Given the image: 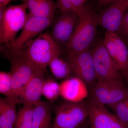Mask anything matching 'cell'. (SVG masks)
<instances>
[{"label": "cell", "mask_w": 128, "mask_h": 128, "mask_svg": "<svg viewBox=\"0 0 128 128\" xmlns=\"http://www.w3.org/2000/svg\"><path fill=\"white\" fill-rule=\"evenodd\" d=\"M103 41L122 75L128 70V47L116 32L107 31Z\"/></svg>", "instance_id": "cell-12"}, {"label": "cell", "mask_w": 128, "mask_h": 128, "mask_svg": "<svg viewBox=\"0 0 128 128\" xmlns=\"http://www.w3.org/2000/svg\"><path fill=\"white\" fill-rule=\"evenodd\" d=\"M94 128V127H93V126H91V128Z\"/></svg>", "instance_id": "cell-31"}, {"label": "cell", "mask_w": 128, "mask_h": 128, "mask_svg": "<svg viewBox=\"0 0 128 128\" xmlns=\"http://www.w3.org/2000/svg\"><path fill=\"white\" fill-rule=\"evenodd\" d=\"M42 94L48 100L51 102L55 101L60 96V85L52 79H45Z\"/></svg>", "instance_id": "cell-21"}, {"label": "cell", "mask_w": 128, "mask_h": 128, "mask_svg": "<svg viewBox=\"0 0 128 128\" xmlns=\"http://www.w3.org/2000/svg\"><path fill=\"white\" fill-rule=\"evenodd\" d=\"M57 8L61 12L73 11L77 12L78 9L72 4L69 0H56Z\"/></svg>", "instance_id": "cell-24"}, {"label": "cell", "mask_w": 128, "mask_h": 128, "mask_svg": "<svg viewBox=\"0 0 128 128\" xmlns=\"http://www.w3.org/2000/svg\"><path fill=\"white\" fill-rule=\"evenodd\" d=\"M77 9L80 8L84 5V0H69Z\"/></svg>", "instance_id": "cell-26"}, {"label": "cell", "mask_w": 128, "mask_h": 128, "mask_svg": "<svg viewBox=\"0 0 128 128\" xmlns=\"http://www.w3.org/2000/svg\"><path fill=\"white\" fill-rule=\"evenodd\" d=\"M26 6L23 3L6 6L0 16V43L5 46L15 40L18 31L22 29L28 17Z\"/></svg>", "instance_id": "cell-3"}, {"label": "cell", "mask_w": 128, "mask_h": 128, "mask_svg": "<svg viewBox=\"0 0 128 128\" xmlns=\"http://www.w3.org/2000/svg\"><path fill=\"white\" fill-rule=\"evenodd\" d=\"M34 105H23L18 112L14 128H32Z\"/></svg>", "instance_id": "cell-20"}, {"label": "cell", "mask_w": 128, "mask_h": 128, "mask_svg": "<svg viewBox=\"0 0 128 128\" xmlns=\"http://www.w3.org/2000/svg\"><path fill=\"white\" fill-rule=\"evenodd\" d=\"M12 81L10 72H0V93L6 97L11 96Z\"/></svg>", "instance_id": "cell-23"}, {"label": "cell", "mask_w": 128, "mask_h": 128, "mask_svg": "<svg viewBox=\"0 0 128 128\" xmlns=\"http://www.w3.org/2000/svg\"><path fill=\"white\" fill-rule=\"evenodd\" d=\"M66 61L72 72L82 80L86 86H94L98 80L96 75L92 51L89 50L71 56H67Z\"/></svg>", "instance_id": "cell-9"}, {"label": "cell", "mask_w": 128, "mask_h": 128, "mask_svg": "<svg viewBox=\"0 0 128 128\" xmlns=\"http://www.w3.org/2000/svg\"><path fill=\"white\" fill-rule=\"evenodd\" d=\"M122 76H123L125 78V79L128 81V70L127 71L124 72V73H123Z\"/></svg>", "instance_id": "cell-29"}, {"label": "cell", "mask_w": 128, "mask_h": 128, "mask_svg": "<svg viewBox=\"0 0 128 128\" xmlns=\"http://www.w3.org/2000/svg\"><path fill=\"white\" fill-rule=\"evenodd\" d=\"M20 103L19 98H0V128H14L18 112L16 106Z\"/></svg>", "instance_id": "cell-16"}, {"label": "cell", "mask_w": 128, "mask_h": 128, "mask_svg": "<svg viewBox=\"0 0 128 128\" xmlns=\"http://www.w3.org/2000/svg\"></svg>", "instance_id": "cell-34"}, {"label": "cell", "mask_w": 128, "mask_h": 128, "mask_svg": "<svg viewBox=\"0 0 128 128\" xmlns=\"http://www.w3.org/2000/svg\"><path fill=\"white\" fill-rule=\"evenodd\" d=\"M77 12L73 11L61 12L52 28L50 36L60 48H66L73 34L78 20Z\"/></svg>", "instance_id": "cell-10"}, {"label": "cell", "mask_w": 128, "mask_h": 128, "mask_svg": "<svg viewBox=\"0 0 128 128\" xmlns=\"http://www.w3.org/2000/svg\"><path fill=\"white\" fill-rule=\"evenodd\" d=\"M60 57L54 58L48 66L51 73L56 79L66 80L70 78L72 72L69 64Z\"/></svg>", "instance_id": "cell-19"}, {"label": "cell", "mask_w": 128, "mask_h": 128, "mask_svg": "<svg viewBox=\"0 0 128 128\" xmlns=\"http://www.w3.org/2000/svg\"><path fill=\"white\" fill-rule=\"evenodd\" d=\"M54 128V127H53H53H52V128Z\"/></svg>", "instance_id": "cell-33"}, {"label": "cell", "mask_w": 128, "mask_h": 128, "mask_svg": "<svg viewBox=\"0 0 128 128\" xmlns=\"http://www.w3.org/2000/svg\"><path fill=\"white\" fill-rule=\"evenodd\" d=\"M78 20L70 39L66 45L67 56H71L88 50L97 32L96 15L84 5L77 11Z\"/></svg>", "instance_id": "cell-1"}, {"label": "cell", "mask_w": 128, "mask_h": 128, "mask_svg": "<svg viewBox=\"0 0 128 128\" xmlns=\"http://www.w3.org/2000/svg\"><path fill=\"white\" fill-rule=\"evenodd\" d=\"M117 0H99V4L101 6H108L111 5Z\"/></svg>", "instance_id": "cell-27"}, {"label": "cell", "mask_w": 128, "mask_h": 128, "mask_svg": "<svg viewBox=\"0 0 128 128\" xmlns=\"http://www.w3.org/2000/svg\"><path fill=\"white\" fill-rule=\"evenodd\" d=\"M87 0H84V2H86V1H87Z\"/></svg>", "instance_id": "cell-32"}, {"label": "cell", "mask_w": 128, "mask_h": 128, "mask_svg": "<svg viewBox=\"0 0 128 128\" xmlns=\"http://www.w3.org/2000/svg\"><path fill=\"white\" fill-rule=\"evenodd\" d=\"M96 75L98 80H120L122 73L111 57L103 41L92 51Z\"/></svg>", "instance_id": "cell-8"}, {"label": "cell", "mask_w": 128, "mask_h": 128, "mask_svg": "<svg viewBox=\"0 0 128 128\" xmlns=\"http://www.w3.org/2000/svg\"><path fill=\"white\" fill-rule=\"evenodd\" d=\"M34 106L32 128H51L52 115L48 104L41 101Z\"/></svg>", "instance_id": "cell-18"}, {"label": "cell", "mask_w": 128, "mask_h": 128, "mask_svg": "<svg viewBox=\"0 0 128 128\" xmlns=\"http://www.w3.org/2000/svg\"><path fill=\"white\" fill-rule=\"evenodd\" d=\"M16 0H0V6H7L9 2Z\"/></svg>", "instance_id": "cell-28"}, {"label": "cell", "mask_w": 128, "mask_h": 128, "mask_svg": "<svg viewBox=\"0 0 128 128\" xmlns=\"http://www.w3.org/2000/svg\"><path fill=\"white\" fill-rule=\"evenodd\" d=\"M87 105L88 117L94 128H128L104 106L90 102Z\"/></svg>", "instance_id": "cell-13"}, {"label": "cell", "mask_w": 128, "mask_h": 128, "mask_svg": "<svg viewBox=\"0 0 128 128\" xmlns=\"http://www.w3.org/2000/svg\"><path fill=\"white\" fill-rule=\"evenodd\" d=\"M110 107L119 120L128 128V97Z\"/></svg>", "instance_id": "cell-22"}, {"label": "cell", "mask_w": 128, "mask_h": 128, "mask_svg": "<svg viewBox=\"0 0 128 128\" xmlns=\"http://www.w3.org/2000/svg\"><path fill=\"white\" fill-rule=\"evenodd\" d=\"M128 97V87L120 80H98L92 89L89 102L109 106Z\"/></svg>", "instance_id": "cell-5"}, {"label": "cell", "mask_w": 128, "mask_h": 128, "mask_svg": "<svg viewBox=\"0 0 128 128\" xmlns=\"http://www.w3.org/2000/svg\"><path fill=\"white\" fill-rule=\"evenodd\" d=\"M79 128H86V127L84 126H82L80 127Z\"/></svg>", "instance_id": "cell-30"}, {"label": "cell", "mask_w": 128, "mask_h": 128, "mask_svg": "<svg viewBox=\"0 0 128 128\" xmlns=\"http://www.w3.org/2000/svg\"><path fill=\"white\" fill-rule=\"evenodd\" d=\"M12 89L10 97L18 98L20 94L37 69L22 54L10 55Z\"/></svg>", "instance_id": "cell-7"}, {"label": "cell", "mask_w": 128, "mask_h": 128, "mask_svg": "<svg viewBox=\"0 0 128 128\" xmlns=\"http://www.w3.org/2000/svg\"><path fill=\"white\" fill-rule=\"evenodd\" d=\"M20 53L37 68L46 70L52 60L60 57L62 49L47 32L28 42Z\"/></svg>", "instance_id": "cell-2"}, {"label": "cell", "mask_w": 128, "mask_h": 128, "mask_svg": "<svg viewBox=\"0 0 128 128\" xmlns=\"http://www.w3.org/2000/svg\"><path fill=\"white\" fill-rule=\"evenodd\" d=\"M46 70L38 68L25 85L19 96L20 103L23 105H35L41 100Z\"/></svg>", "instance_id": "cell-14"}, {"label": "cell", "mask_w": 128, "mask_h": 128, "mask_svg": "<svg viewBox=\"0 0 128 128\" xmlns=\"http://www.w3.org/2000/svg\"><path fill=\"white\" fill-rule=\"evenodd\" d=\"M128 38V11L124 16L118 32Z\"/></svg>", "instance_id": "cell-25"}, {"label": "cell", "mask_w": 128, "mask_h": 128, "mask_svg": "<svg viewBox=\"0 0 128 128\" xmlns=\"http://www.w3.org/2000/svg\"><path fill=\"white\" fill-rule=\"evenodd\" d=\"M60 96L68 102H82L88 96L87 86L77 77L69 78L60 84Z\"/></svg>", "instance_id": "cell-15"}, {"label": "cell", "mask_w": 128, "mask_h": 128, "mask_svg": "<svg viewBox=\"0 0 128 128\" xmlns=\"http://www.w3.org/2000/svg\"><path fill=\"white\" fill-rule=\"evenodd\" d=\"M21 0L29 9V13L33 16L54 19L57 7L54 0Z\"/></svg>", "instance_id": "cell-17"}, {"label": "cell", "mask_w": 128, "mask_h": 128, "mask_svg": "<svg viewBox=\"0 0 128 128\" xmlns=\"http://www.w3.org/2000/svg\"><path fill=\"white\" fill-rule=\"evenodd\" d=\"M88 117L87 105L83 101H66L57 107L53 126L54 128H79Z\"/></svg>", "instance_id": "cell-4"}, {"label": "cell", "mask_w": 128, "mask_h": 128, "mask_svg": "<svg viewBox=\"0 0 128 128\" xmlns=\"http://www.w3.org/2000/svg\"><path fill=\"white\" fill-rule=\"evenodd\" d=\"M128 11V0H117L96 15L98 25L108 32H116L124 16Z\"/></svg>", "instance_id": "cell-11"}, {"label": "cell", "mask_w": 128, "mask_h": 128, "mask_svg": "<svg viewBox=\"0 0 128 128\" xmlns=\"http://www.w3.org/2000/svg\"><path fill=\"white\" fill-rule=\"evenodd\" d=\"M54 20L52 18L39 17L28 13L20 34L12 42L6 46V50L10 55L20 54L28 42L52 25Z\"/></svg>", "instance_id": "cell-6"}]
</instances>
